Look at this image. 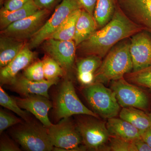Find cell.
Instances as JSON below:
<instances>
[{"instance_id": "1", "label": "cell", "mask_w": 151, "mask_h": 151, "mask_svg": "<svg viewBox=\"0 0 151 151\" xmlns=\"http://www.w3.org/2000/svg\"><path fill=\"white\" fill-rule=\"evenodd\" d=\"M116 4L115 12L111 20L78 45L76 54L81 57L96 55L104 58L117 43L144 30L129 19Z\"/></svg>"}, {"instance_id": "2", "label": "cell", "mask_w": 151, "mask_h": 151, "mask_svg": "<svg viewBox=\"0 0 151 151\" xmlns=\"http://www.w3.org/2000/svg\"><path fill=\"white\" fill-rule=\"evenodd\" d=\"M129 45L130 38L121 41L111 48L95 72L94 82L106 83L122 78L132 71Z\"/></svg>"}, {"instance_id": "3", "label": "cell", "mask_w": 151, "mask_h": 151, "mask_svg": "<svg viewBox=\"0 0 151 151\" xmlns=\"http://www.w3.org/2000/svg\"><path fill=\"white\" fill-rule=\"evenodd\" d=\"M15 126L11 131V135L25 150L53 151L54 147L49 135L47 127L42 123L32 119Z\"/></svg>"}, {"instance_id": "4", "label": "cell", "mask_w": 151, "mask_h": 151, "mask_svg": "<svg viewBox=\"0 0 151 151\" xmlns=\"http://www.w3.org/2000/svg\"><path fill=\"white\" fill-rule=\"evenodd\" d=\"M55 117L58 120L73 115H89L99 119V116L89 110L79 100L72 81L68 77L61 83L53 105Z\"/></svg>"}, {"instance_id": "5", "label": "cell", "mask_w": 151, "mask_h": 151, "mask_svg": "<svg viewBox=\"0 0 151 151\" xmlns=\"http://www.w3.org/2000/svg\"><path fill=\"white\" fill-rule=\"evenodd\" d=\"M82 92L93 112L98 116L108 119L120 113V105L115 93L103 83L94 82L84 87Z\"/></svg>"}, {"instance_id": "6", "label": "cell", "mask_w": 151, "mask_h": 151, "mask_svg": "<svg viewBox=\"0 0 151 151\" xmlns=\"http://www.w3.org/2000/svg\"><path fill=\"white\" fill-rule=\"evenodd\" d=\"M90 116L79 119L76 124L84 147L90 150L109 151L110 136L106 124Z\"/></svg>"}, {"instance_id": "7", "label": "cell", "mask_w": 151, "mask_h": 151, "mask_svg": "<svg viewBox=\"0 0 151 151\" xmlns=\"http://www.w3.org/2000/svg\"><path fill=\"white\" fill-rule=\"evenodd\" d=\"M79 9L82 8L77 0H63L43 26L28 41L29 47L32 49L40 45L58 29L70 14Z\"/></svg>"}, {"instance_id": "8", "label": "cell", "mask_w": 151, "mask_h": 151, "mask_svg": "<svg viewBox=\"0 0 151 151\" xmlns=\"http://www.w3.org/2000/svg\"><path fill=\"white\" fill-rule=\"evenodd\" d=\"M52 145L53 151H82L86 148H81L82 143L81 135L76 125L69 118L60 120L56 124L47 128Z\"/></svg>"}, {"instance_id": "9", "label": "cell", "mask_w": 151, "mask_h": 151, "mask_svg": "<svg viewBox=\"0 0 151 151\" xmlns=\"http://www.w3.org/2000/svg\"><path fill=\"white\" fill-rule=\"evenodd\" d=\"M51 11L39 9L31 15L12 24L1 31V35L27 41L43 26L51 15Z\"/></svg>"}, {"instance_id": "10", "label": "cell", "mask_w": 151, "mask_h": 151, "mask_svg": "<svg viewBox=\"0 0 151 151\" xmlns=\"http://www.w3.org/2000/svg\"><path fill=\"white\" fill-rule=\"evenodd\" d=\"M113 90L119 105L123 108L133 107L146 110L149 100L147 94L136 85L130 83L124 77L111 81Z\"/></svg>"}, {"instance_id": "11", "label": "cell", "mask_w": 151, "mask_h": 151, "mask_svg": "<svg viewBox=\"0 0 151 151\" xmlns=\"http://www.w3.org/2000/svg\"><path fill=\"white\" fill-rule=\"evenodd\" d=\"M41 45L46 55L54 59L62 67L65 73L64 77L70 78L76 53L74 41L60 40L50 38Z\"/></svg>"}, {"instance_id": "12", "label": "cell", "mask_w": 151, "mask_h": 151, "mask_svg": "<svg viewBox=\"0 0 151 151\" xmlns=\"http://www.w3.org/2000/svg\"><path fill=\"white\" fill-rule=\"evenodd\" d=\"M129 50L132 71H138L151 65V35L144 30L130 38Z\"/></svg>"}, {"instance_id": "13", "label": "cell", "mask_w": 151, "mask_h": 151, "mask_svg": "<svg viewBox=\"0 0 151 151\" xmlns=\"http://www.w3.org/2000/svg\"><path fill=\"white\" fill-rule=\"evenodd\" d=\"M124 13L151 35V0H115Z\"/></svg>"}, {"instance_id": "14", "label": "cell", "mask_w": 151, "mask_h": 151, "mask_svg": "<svg viewBox=\"0 0 151 151\" xmlns=\"http://www.w3.org/2000/svg\"><path fill=\"white\" fill-rule=\"evenodd\" d=\"M20 108L32 113L45 127L52 125L48 117V112L53 105L48 97L37 94H30L23 98L14 97Z\"/></svg>"}, {"instance_id": "15", "label": "cell", "mask_w": 151, "mask_h": 151, "mask_svg": "<svg viewBox=\"0 0 151 151\" xmlns=\"http://www.w3.org/2000/svg\"><path fill=\"white\" fill-rule=\"evenodd\" d=\"M37 55L29 47L27 44L11 62L1 68L0 82L1 86L9 85L18 75L19 72L24 70L34 61Z\"/></svg>"}, {"instance_id": "16", "label": "cell", "mask_w": 151, "mask_h": 151, "mask_svg": "<svg viewBox=\"0 0 151 151\" xmlns=\"http://www.w3.org/2000/svg\"><path fill=\"white\" fill-rule=\"evenodd\" d=\"M58 80L33 81L26 78L23 75H18L9 84L11 89L24 97L30 94L43 95L49 98L48 90L52 85L56 84Z\"/></svg>"}, {"instance_id": "17", "label": "cell", "mask_w": 151, "mask_h": 151, "mask_svg": "<svg viewBox=\"0 0 151 151\" xmlns=\"http://www.w3.org/2000/svg\"><path fill=\"white\" fill-rule=\"evenodd\" d=\"M102 59L96 55L83 57L76 63L77 78L79 83L85 87L94 82V75L101 63Z\"/></svg>"}, {"instance_id": "18", "label": "cell", "mask_w": 151, "mask_h": 151, "mask_svg": "<svg viewBox=\"0 0 151 151\" xmlns=\"http://www.w3.org/2000/svg\"><path fill=\"white\" fill-rule=\"evenodd\" d=\"M106 127L110 137H117L133 141L141 138V131L121 118L108 119Z\"/></svg>"}, {"instance_id": "19", "label": "cell", "mask_w": 151, "mask_h": 151, "mask_svg": "<svg viewBox=\"0 0 151 151\" xmlns=\"http://www.w3.org/2000/svg\"><path fill=\"white\" fill-rule=\"evenodd\" d=\"M40 9L34 0L29 2L20 8L9 11L3 7L0 9V29L3 30L15 22L18 21L31 15Z\"/></svg>"}, {"instance_id": "20", "label": "cell", "mask_w": 151, "mask_h": 151, "mask_svg": "<svg viewBox=\"0 0 151 151\" xmlns=\"http://www.w3.org/2000/svg\"><path fill=\"white\" fill-rule=\"evenodd\" d=\"M98 29L94 16L82 9L76 23L73 40L76 47Z\"/></svg>"}, {"instance_id": "21", "label": "cell", "mask_w": 151, "mask_h": 151, "mask_svg": "<svg viewBox=\"0 0 151 151\" xmlns=\"http://www.w3.org/2000/svg\"><path fill=\"white\" fill-rule=\"evenodd\" d=\"M28 41L13 38L0 37V68L5 67L11 62L27 44Z\"/></svg>"}, {"instance_id": "22", "label": "cell", "mask_w": 151, "mask_h": 151, "mask_svg": "<svg viewBox=\"0 0 151 151\" xmlns=\"http://www.w3.org/2000/svg\"><path fill=\"white\" fill-rule=\"evenodd\" d=\"M119 117L141 132L151 129L150 116L140 109L133 107L123 108L120 111Z\"/></svg>"}, {"instance_id": "23", "label": "cell", "mask_w": 151, "mask_h": 151, "mask_svg": "<svg viewBox=\"0 0 151 151\" xmlns=\"http://www.w3.org/2000/svg\"><path fill=\"white\" fill-rule=\"evenodd\" d=\"M116 5L115 0H97L93 16L98 29L111 20L115 12Z\"/></svg>"}, {"instance_id": "24", "label": "cell", "mask_w": 151, "mask_h": 151, "mask_svg": "<svg viewBox=\"0 0 151 151\" xmlns=\"http://www.w3.org/2000/svg\"><path fill=\"white\" fill-rule=\"evenodd\" d=\"M81 9H78L70 14L50 38L62 41L73 40L76 23Z\"/></svg>"}, {"instance_id": "25", "label": "cell", "mask_w": 151, "mask_h": 151, "mask_svg": "<svg viewBox=\"0 0 151 151\" xmlns=\"http://www.w3.org/2000/svg\"><path fill=\"white\" fill-rule=\"evenodd\" d=\"M130 83L151 90V65L136 71H131L124 76Z\"/></svg>"}, {"instance_id": "26", "label": "cell", "mask_w": 151, "mask_h": 151, "mask_svg": "<svg viewBox=\"0 0 151 151\" xmlns=\"http://www.w3.org/2000/svg\"><path fill=\"white\" fill-rule=\"evenodd\" d=\"M45 78L47 80H59L60 78L65 77V73L59 63L46 55L42 60Z\"/></svg>"}, {"instance_id": "27", "label": "cell", "mask_w": 151, "mask_h": 151, "mask_svg": "<svg viewBox=\"0 0 151 151\" xmlns=\"http://www.w3.org/2000/svg\"><path fill=\"white\" fill-rule=\"evenodd\" d=\"M0 105L15 113L25 122L32 120L29 113L27 111L22 110L19 107L14 98L11 97L3 89L1 86H0Z\"/></svg>"}, {"instance_id": "28", "label": "cell", "mask_w": 151, "mask_h": 151, "mask_svg": "<svg viewBox=\"0 0 151 151\" xmlns=\"http://www.w3.org/2000/svg\"><path fill=\"white\" fill-rule=\"evenodd\" d=\"M23 75L26 78L33 81L45 80L42 60L33 62L24 70Z\"/></svg>"}, {"instance_id": "29", "label": "cell", "mask_w": 151, "mask_h": 151, "mask_svg": "<svg viewBox=\"0 0 151 151\" xmlns=\"http://www.w3.org/2000/svg\"><path fill=\"white\" fill-rule=\"evenodd\" d=\"M108 150L112 151H137L133 141L117 137H110Z\"/></svg>"}, {"instance_id": "30", "label": "cell", "mask_w": 151, "mask_h": 151, "mask_svg": "<svg viewBox=\"0 0 151 151\" xmlns=\"http://www.w3.org/2000/svg\"><path fill=\"white\" fill-rule=\"evenodd\" d=\"M23 122L22 120L11 113H7L2 109L0 110V134H1L8 128Z\"/></svg>"}, {"instance_id": "31", "label": "cell", "mask_w": 151, "mask_h": 151, "mask_svg": "<svg viewBox=\"0 0 151 151\" xmlns=\"http://www.w3.org/2000/svg\"><path fill=\"white\" fill-rule=\"evenodd\" d=\"M15 142V141L11 139L5 135L2 136L1 138V141H0V151H21V149L19 147Z\"/></svg>"}, {"instance_id": "32", "label": "cell", "mask_w": 151, "mask_h": 151, "mask_svg": "<svg viewBox=\"0 0 151 151\" xmlns=\"http://www.w3.org/2000/svg\"><path fill=\"white\" fill-rule=\"evenodd\" d=\"M63 0H34L40 9L48 10L52 12Z\"/></svg>"}, {"instance_id": "33", "label": "cell", "mask_w": 151, "mask_h": 151, "mask_svg": "<svg viewBox=\"0 0 151 151\" xmlns=\"http://www.w3.org/2000/svg\"><path fill=\"white\" fill-rule=\"evenodd\" d=\"M31 0H4L1 7L9 11H13L22 7Z\"/></svg>"}, {"instance_id": "34", "label": "cell", "mask_w": 151, "mask_h": 151, "mask_svg": "<svg viewBox=\"0 0 151 151\" xmlns=\"http://www.w3.org/2000/svg\"><path fill=\"white\" fill-rule=\"evenodd\" d=\"M82 9L92 15H94V9L97 0H77Z\"/></svg>"}, {"instance_id": "35", "label": "cell", "mask_w": 151, "mask_h": 151, "mask_svg": "<svg viewBox=\"0 0 151 151\" xmlns=\"http://www.w3.org/2000/svg\"><path fill=\"white\" fill-rule=\"evenodd\" d=\"M133 143L137 151H151V147L142 138L133 140Z\"/></svg>"}, {"instance_id": "36", "label": "cell", "mask_w": 151, "mask_h": 151, "mask_svg": "<svg viewBox=\"0 0 151 151\" xmlns=\"http://www.w3.org/2000/svg\"><path fill=\"white\" fill-rule=\"evenodd\" d=\"M141 137L151 147V129L141 132Z\"/></svg>"}, {"instance_id": "37", "label": "cell", "mask_w": 151, "mask_h": 151, "mask_svg": "<svg viewBox=\"0 0 151 151\" xmlns=\"http://www.w3.org/2000/svg\"><path fill=\"white\" fill-rule=\"evenodd\" d=\"M4 1V0H0V6H1V7L2 6Z\"/></svg>"}, {"instance_id": "38", "label": "cell", "mask_w": 151, "mask_h": 151, "mask_svg": "<svg viewBox=\"0 0 151 151\" xmlns=\"http://www.w3.org/2000/svg\"><path fill=\"white\" fill-rule=\"evenodd\" d=\"M149 116H150V119L151 121V112L150 114V115H149Z\"/></svg>"}]
</instances>
